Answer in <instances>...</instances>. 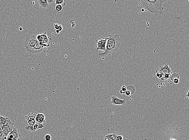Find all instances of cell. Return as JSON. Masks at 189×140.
<instances>
[{
	"instance_id": "29",
	"label": "cell",
	"mask_w": 189,
	"mask_h": 140,
	"mask_svg": "<svg viewBox=\"0 0 189 140\" xmlns=\"http://www.w3.org/2000/svg\"><path fill=\"white\" fill-rule=\"evenodd\" d=\"M3 138V135L2 132H0V139Z\"/></svg>"
},
{
	"instance_id": "3",
	"label": "cell",
	"mask_w": 189,
	"mask_h": 140,
	"mask_svg": "<svg viewBox=\"0 0 189 140\" xmlns=\"http://www.w3.org/2000/svg\"><path fill=\"white\" fill-rule=\"evenodd\" d=\"M117 135L114 131L113 130L105 129L98 140H117Z\"/></svg>"
},
{
	"instance_id": "10",
	"label": "cell",
	"mask_w": 189,
	"mask_h": 140,
	"mask_svg": "<svg viewBox=\"0 0 189 140\" xmlns=\"http://www.w3.org/2000/svg\"><path fill=\"white\" fill-rule=\"evenodd\" d=\"M44 47L41 45L38 42L31 49L28 51L27 52L30 54H37L43 51Z\"/></svg>"
},
{
	"instance_id": "20",
	"label": "cell",
	"mask_w": 189,
	"mask_h": 140,
	"mask_svg": "<svg viewBox=\"0 0 189 140\" xmlns=\"http://www.w3.org/2000/svg\"><path fill=\"white\" fill-rule=\"evenodd\" d=\"M36 123L35 120L34 119L26 121V123L29 126H33Z\"/></svg>"
},
{
	"instance_id": "19",
	"label": "cell",
	"mask_w": 189,
	"mask_h": 140,
	"mask_svg": "<svg viewBox=\"0 0 189 140\" xmlns=\"http://www.w3.org/2000/svg\"><path fill=\"white\" fill-rule=\"evenodd\" d=\"M176 78L180 79V76L177 73H172L171 74L170 76L169 79L171 80L172 81Z\"/></svg>"
},
{
	"instance_id": "21",
	"label": "cell",
	"mask_w": 189,
	"mask_h": 140,
	"mask_svg": "<svg viewBox=\"0 0 189 140\" xmlns=\"http://www.w3.org/2000/svg\"><path fill=\"white\" fill-rule=\"evenodd\" d=\"M127 91V87L125 86H123L121 88V89L120 91V93L121 94H125Z\"/></svg>"
},
{
	"instance_id": "27",
	"label": "cell",
	"mask_w": 189,
	"mask_h": 140,
	"mask_svg": "<svg viewBox=\"0 0 189 140\" xmlns=\"http://www.w3.org/2000/svg\"><path fill=\"white\" fill-rule=\"evenodd\" d=\"M125 94L127 96H128L131 97V95H132V93L129 90H127L126 91L125 93Z\"/></svg>"
},
{
	"instance_id": "22",
	"label": "cell",
	"mask_w": 189,
	"mask_h": 140,
	"mask_svg": "<svg viewBox=\"0 0 189 140\" xmlns=\"http://www.w3.org/2000/svg\"><path fill=\"white\" fill-rule=\"evenodd\" d=\"M25 129L27 130V131H29L31 132H35V131H34L33 126H29L27 125L26 126Z\"/></svg>"
},
{
	"instance_id": "26",
	"label": "cell",
	"mask_w": 189,
	"mask_h": 140,
	"mask_svg": "<svg viewBox=\"0 0 189 140\" xmlns=\"http://www.w3.org/2000/svg\"><path fill=\"white\" fill-rule=\"evenodd\" d=\"M45 140H51V135H48V134L46 135V136H45Z\"/></svg>"
},
{
	"instance_id": "6",
	"label": "cell",
	"mask_w": 189,
	"mask_h": 140,
	"mask_svg": "<svg viewBox=\"0 0 189 140\" xmlns=\"http://www.w3.org/2000/svg\"><path fill=\"white\" fill-rule=\"evenodd\" d=\"M14 124L9 119L7 124L2 128L3 137L4 139L7 137L9 134L14 129Z\"/></svg>"
},
{
	"instance_id": "30",
	"label": "cell",
	"mask_w": 189,
	"mask_h": 140,
	"mask_svg": "<svg viewBox=\"0 0 189 140\" xmlns=\"http://www.w3.org/2000/svg\"><path fill=\"white\" fill-rule=\"evenodd\" d=\"M19 30H20V31H22L23 30V28L20 27L19 28Z\"/></svg>"
},
{
	"instance_id": "5",
	"label": "cell",
	"mask_w": 189,
	"mask_h": 140,
	"mask_svg": "<svg viewBox=\"0 0 189 140\" xmlns=\"http://www.w3.org/2000/svg\"><path fill=\"white\" fill-rule=\"evenodd\" d=\"M36 38L39 43L44 48L50 47L49 42L50 40H51V39L47 35L46 32H44L43 34L37 35Z\"/></svg>"
},
{
	"instance_id": "31",
	"label": "cell",
	"mask_w": 189,
	"mask_h": 140,
	"mask_svg": "<svg viewBox=\"0 0 189 140\" xmlns=\"http://www.w3.org/2000/svg\"><path fill=\"white\" fill-rule=\"evenodd\" d=\"M0 132H2V128L0 126Z\"/></svg>"
},
{
	"instance_id": "14",
	"label": "cell",
	"mask_w": 189,
	"mask_h": 140,
	"mask_svg": "<svg viewBox=\"0 0 189 140\" xmlns=\"http://www.w3.org/2000/svg\"><path fill=\"white\" fill-rule=\"evenodd\" d=\"M9 119L8 118L3 116L0 115V126L2 128L5 125L7 124Z\"/></svg>"
},
{
	"instance_id": "28",
	"label": "cell",
	"mask_w": 189,
	"mask_h": 140,
	"mask_svg": "<svg viewBox=\"0 0 189 140\" xmlns=\"http://www.w3.org/2000/svg\"><path fill=\"white\" fill-rule=\"evenodd\" d=\"M47 1L49 5L53 4L54 3V1L53 0H47Z\"/></svg>"
},
{
	"instance_id": "11",
	"label": "cell",
	"mask_w": 189,
	"mask_h": 140,
	"mask_svg": "<svg viewBox=\"0 0 189 140\" xmlns=\"http://www.w3.org/2000/svg\"><path fill=\"white\" fill-rule=\"evenodd\" d=\"M156 72L161 73L163 75L172 73L170 67L169 66L168 64L165 65L163 66H160L159 68L156 70Z\"/></svg>"
},
{
	"instance_id": "15",
	"label": "cell",
	"mask_w": 189,
	"mask_h": 140,
	"mask_svg": "<svg viewBox=\"0 0 189 140\" xmlns=\"http://www.w3.org/2000/svg\"><path fill=\"white\" fill-rule=\"evenodd\" d=\"M36 116V114L34 113H29L28 114L25 116V118H26V121L32 119L35 120Z\"/></svg>"
},
{
	"instance_id": "12",
	"label": "cell",
	"mask_w": 189,
	"mask_h": 140,
	"mask_svg": "<svg viewBox=\"0 0 189 140\" xmlns=\"http://www.w3.org/2000/svg\"><path fill=\"white\" fill-rule=\"evenodd\" d=\"M45 116L42 113H39L36 115L35 118L36 122L38 123L43 124L46 122Z\"/></svg>"
},
{
	"instance_id": "8",
	"label": "cell",
	"mask_w": 189,
	"mask_h": 140,
	"mask_svg": "<svg viewBox=\"0 0 189 140\" xmlns=\"http://www.w3.org/2000/svg\"><path fill=\"white\" fill-rule=\"evenodd\" d=\"M20 133L19 130L16 128L14 127L7 138L11 140H20Z\"/></svg>"
},
{
	"instance_id": "24",
	"label": "cell",
	"mask_w": 189,
	"mask_h": 140,
	"mask_svg": "<svg viewBox=\"0 0 189 140\" xmlns=\"http://www.w3.org/2000/svg\"><path fill=\"white\" fill-rule=\"evenodd\" d=\"M55 3L57 5L64 4V5H65V1L63 0H56L55 1Z\"/></svg>"
},
{
	"instance_id": "7",
	"label": "cell",
	"mask_w": 189,
	"mask_h": 140,
	"mask_svg": "<svg viewBox=\"0 0 189 140\" xmlns=\"http://www.w3.org/2000/svg\"><path fill=\"white\" fill-rule=\"evenodd\" d=\"M96 51L98 52L99 50H101L105 51V49L106 43H107V38L100 37L96 39Z\"/></svg>"
},
{
	"instance_id": "32",
	"label": "cell",
	"mask_w": 189,
	"mask_h": 140,
	"mask_svg": "<svg viewBox=\"0 0 189 140\" xmlns=\"http://www.w3.org/2000/svg\"><path fill=\"white\" fill-rule=\"evenodd\" d=\"M4 140H11L9 139H8V138H6V139H4Z\"/></svg>"
},
{
	"instance_id": "23",
	"label": "cell",
	"mask_w": 189,
	"mask_h": 140,
	"mask_svg": "<svg viewBox=\"0 0 189 140\" xmlns=\"http://www.w3.org/2000/svg\"><path fill=\"white\" fill-rule=\"evenodd\" d=\"M55 9V10L57 12L61 11L63 9L62 5H57L56 6Z\"/></svg>"
},
{
	"instance_id": "16",
	"label": "cell",
	"mask_w": 189,
	"mask_h": 140,
	"mask_svg": "<svg viewBox=\"0 0 189 140\" xmlns=\"http://www.w3.org/2000/svg\"><path fill=\"white\" fill-rule=\"evenodd\" d=\"M44 127H45V126L43 125V124L38 123L37 122H36L33 126L34 129L35 131L40 129H43Z\"/></svg>"
},
{
	"instance_id": "33",
	"label": "cell",
	"mask_w": 189,
	"mask_h": 140,
	"mask_svg": "<svg viewBox=\"0 0 189 140\" xmlns=\"http://www.w3.org/2000/svg\"><path fill=\"white\" fill-rule=\"evenodd\" d=\"M170 140H176L175 139H173V138H171V139Z\"/></svg>"
},
{
	"instance_id": "4",
	"label": "cell",
	"mask_w": 189,
	"mask_h": 140,
	"mask_svg": "<svg viewBox=\"0 0 189 140\" xmlns=\"http://www.w3.org/2000/svg\"><path fill=\"white\" fill-rule=\"evenodd\" d=\"M36 36V35L30 36L27 38L25 41L24 43V47L27 52L28 51L38 43Z\"/></svg>"
},
{
	"instance_id": "13",
	"label": "cell",
	"mask_w": 189,
	"mask_h": 140,
	"mask_svg": "<svg viewBox=\"0 0 189 140\" xmlns=\"http://www.w3.org/2000/svg\"><path fill=\"white\" fill-rule=\"evenodd\" d=\"M37 3L40 6L44 9L47 8L49 5L48 4L47 0H38L37 1Z\"/></svg>"
},
{
	"instance_id": "25",
	"label": "cell",
	"mask_w": 189,
	"mask_h": 140,
	"mask_svg": "<svg viewBox=\"0 0 189 140\" xmlns=\"http://www.w3.org/2000/svg\"><path fill=\"white\" fill-rule=\"evenodd\" d=\"M124 136L122 133L118 134L117 137V140H124Z\"/></svg>"
},
{
	"instance_id": "17",
	"label": "cell",
	"mask_w": 189,
	"mask_h": 140,
	"mask_svg": "<svg viewBox=\"0 0 189 140\" xmlns=\"http://www.w3.org/2000/svg\"><path fill=\"white\" fill-rule=\"evenodd\" d=\"M54 27L56 30L57 34H59L60 32L63 30V27L62 25H59L57 24H54Z\"/></svg>"
},
{
	"instance_id": "18",
	"label": "cell",
	"mask_w": 189,
	"mask_h": 140,
	"mask_svg": "<svg viewBox=\"0 0 189 140\" xmlns=\"http://www.w3.org/2000/svg\"><path fill=\"white\" fill-rule=\"evenodd\" d=\"M171 74H165L163 76V77L159 79L160 81L161 82V83H163V82H164L166 80H167L169 79L170 76Z\"/></svg>"
},
{
	"instance_id": "35",
	"label": "cell",
	"mask_w": 189,
	"mask_h": 140,
	"mask_svg": "<svg viewBox=\"0 0 189 140\" xmlns=\"http://www.w3.org/2000/svg\"><path fill=\"white\" fill-rule=\"evenodd\" d=\"M124 140H128L126 139H124Z\"/></svg>"
},
{
	"instance_id": "1",
	"label": "cell",
	"mask_w": 189,
	"mask_h": 140,
	"mask_svg": "<svg viewBox=\"0 0 189 140\" xmlns=\"http://www.w3.org/2000/svg\"><path fill=\"white\" fill-rule=\"evenodd\" d=\"M105 49V51L99 53L101 56H109L115 54L118 51L121 45V39L119 35L118 34H109V37L107 38Z\"/></svg>"
},
{
	"instance_id": "34",
	"label": "cell",
	"mask_w": 189,
	"mask_h": 140,
	"mask_svg": "<svg viewBox=\"0 0 189 140\" xmlns=\"http://www.w3.org/2000/svg\"><path fill=\"white\" fill-rule=\"evenodd\" d=\"M0 140H4V138H2V139H0Z\"/></svg>"
},
{
	"instance_id": "9",
	"label": "cell",
	"mask_w": 189,
	"mask_h": 140,
	"mask_svg": "<svg viewBox=\"0 0 189 140\" xmlns=\"http://www.w3.org/2000/svg\"><path fill=\"white\" fill-rule=\"evenodd\" d=\"M111 103L113 106H125L126 104L125 99H121L117 97L116 96L111 97Z\"/></svg>"
},
{
	"instance_id": "2",
	"label": "cell",
	"mask_w": 189,
	"mask_h": 140,
	"mask_svg": "<svg viewBox=\"0 0 189 140\" xmlns=\"http://www.w3.org/2000/svg\"><path fill=\"white\" fill-rule=\"evenodd\" d=\"M166 0H142L140 1L143 7L148 11L155 16L163 14L164 8L163 5Z\"/></svg>"
}]
</instances>
